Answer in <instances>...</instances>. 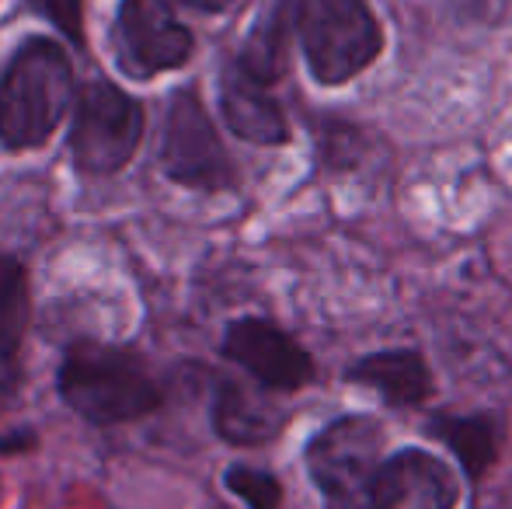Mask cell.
Wrapping results in <instances>:
<instances>
[{
	"mask_svg": "<svg viewBox=\"0 0 512 509\" xmlns=\"http://www.w3.org/2000/svg\"><path fill=\"white\" fill-rule=\"evenodd\" d=\"M74 63L49 35H28L0 70V143L39 150L74 105Z\"/></svg>",
	"mask_w": 512,
	"mask_h": 509,
	"instance_id": "6da1fadb",
	"label": "cell"
},
{
	"mask_svg": "<svg viewBox=\"0 0 512 509\" xmlns=\"http://www.w3.org/2000/svg\"><path fill=\"white\" fill-rule=\"evenodd\" d=\"M63 405L91 426H122L157 412L164 401L147 363L122 346L81 339L67 349L56 370Z\"/></svg>",
	"mask_w": 512,
	"mask_h": 509,
	"instance_id": "7a4b0ae2",
	"label": "cell"
},
{
	"mask_svg": "<svg viewBox=\"0 0 512 509\" xmlns=\"http://www.w3.org/2000/svg\"><path fill=\"white\" fill-rule=\"evenodd\" d=\"M307 70L317 84H345L359 77L384 49V28L366 0H293Z\"/></svg>",
	"mask_w": 512,
	"mask_h": 509,
	"instance_id": "3957f363",
	"label": "cell"
},
{
	"mask_svg": "<svg viewBox=\"0 0 512 509\" xmlns=\"http://www.w3.org/2000/svg\"><path fill=\"white\" fill-rule=\"evenodd\" d=\"M384 461V426L370 415H342L307 443V471L324 509H370Z\"/></svg>",
	"mask_w": 512,
	"mask_h": 509,
	"instance_id": "277c9868",
	"label": "cell"
},
{
	"mask_svg": "<svg viewBox=\"0 0 512 509\" xmlns=\"http://www.w3.org/2000/svg\"><path fill=\"white\" fill-rule=\"evenodd\" d=\"M147 112L143 102L112 84L108 77H95L81 88L70 126V157L77 171L91 178L119 175L133 154L140 150Z\"/></svg>",
	"mask_w": 512,
	"mask_h": 509,
	"instance_id": "5b68a950",
	"label": "cell"
},
{
	"mask_svg": "<svg viewBox=\"0 0 512 509\" xmlns=\"http://www.w3.org/2000/svg\"><path fill=\"white\" fill-rule=\"evenodd\" d=\"M157 161L171 182L196 192H223L237 182L234 161L192 84L168 98Z\"/></svg>",
	"mask_w": 512,
	"mask_h": 509,
	"instance_id": "8992f818",
	"label": "cell"
},
{
	"mask_svg": "<svg viewBox=\"0 0 512 509\" xmlns=\"http://www.w3.org/2000/svg\"><path fill=\"white\" fill-rule=\"evenodd\" d=\"M115 67L133 81L182 70L196 53V35L168 0H119L112 21Z\"/></svg>",
	"mask_w": 512,
	"mask_h": 509,
	"instance_id": "52a82bcc",
	"label": "cell"
},
{
	"mask_svg": "<svg viewBox=\"0 0 512 509\" xmlns=\"http://www.w3.org/2000/svg\"><path fill=\"white\" fill-rule=\"evenodd\" d=\"M220 353L251 374L265 391H300L314 381V360L293 335L265 318H237L227 325Z\"/></svg>",
	"mask_w": 512,
	"mask_h": 509,
	"instance_id": "ba28073f",
	"label": "cell"
},
{
	"mask_svg": "<svg viewBox=\"0 0 512 509\" xmlns=\"http://www.w3.org/2000/svg\"><path fill=\"white\" fill-rule=\"evenodd\" d=\"M370 509H457V478L429 450H398L373 482Z\"/></svg>",
	"mask_w": 512,
	"mask_h": 509,
	"instance_id": "9c48e42d",
	"label": "cell"
},
{
	"mask_svg": "<svg viewBox=\"0 0 512 509\" xmlns=\"http://www.w3.org/2000/svg\"><path fill=\"white\" fill-rule=\"evenodd\" d=\"M220 112L230 133L258 147H279L290 140V123L283 105L269 91V84L241 67V60H227L220 70Z\"/></svg>",
	"mask_w": 512,
	"mask_h": 509,
	"instance_id": "30bf717a",
	"label": "cell"
},
{
	"mask_svg": "<svg viewBox=\"0 0 512 509\" xmlns=\"http://www.w3.org/2000/svg\"><path fill=\"white\" fill-rule=\"evenodd\" d=\"M349 381L377 391L391 408H415L432 394L429 363L415 349H384L363 356L349 367Z\"/></svg>",
	"mask_w": 512,
	"mask_h": 509,
	"instance_id": "8fae6325",
	"label": "cell"
},
{
	"mask_svg": "<svg viewBox=\"0 0 512 509\" xmlns=\"http://www.w3.org/2000/svg\"><path fill=\"white\" fill-rule=\"evenodd\" d=\"M213 429L234 447H258L279 436L283 412L265 394H255L237 381H220L213 394Z\"/></svg>",
	"mask_w": 512,
	"mask_h": 509,
	"instance_id": "7c38bea8",
	"label": "cell"
},
{
	"mask_svg": "<svg viewBox=\"0 0 512 509\" xmlns=\"http://www.w3.org/2000/svg\"><path fill=\"white\" fill-rule=\"evenodd\" d=\"M429 429L439 443L453 450L471 482H481L499 457L502 429L492 415H436Z\"/></svg>",
	"mask_w": 512,
	"mask_h": 509,
	"instance_id": "4fadbf2b",
	"label": "cell"
},
{
	"mask_svg": "<svg viewBox=\"0 0 512 509\" xmlns=\"http://www.w3.org/2000/svg\"><path fill=\"white\" fill-rule=\"evenodd\" d=\"M290 28H297L293 25V0H269L262 18L251 25L244 49L237 53L241 67L265 84L283 77L286 53H290Z\"/></svg>",
	"mask_w": 512,
	"mask_h": 509,
	"instance_id": "5bb4252c",
	"label": "cell"
},
{
	"mask_svg": "<svg viewBox=\"0 0 512 509\" xmlns=\"http://www.w3.org/2000/svg\"><path fill=\"white\" fill-rule=\"evenodd\" d=\"M28 328V272L18 258L0 255V356L18 360Z\"/></svg>",
	"mask_w": 512,
	"mask_h": 509,
	"instance_id": "9a60e30c",
	"label": "cell"
},
{
	"mask_svg": "<svg viewBox=\"0 0 512 509\" xmlns=\"http://www.w3.org/2000/svg\"><path fill=\"white\" fill-rule=\"evenodd\" d=\"M223 485L248 509H283V485L272 471L255 464H230L223 471Z\"/></svg>",
	"mask_w": 512,
	"mask_h": 509,
	"instance_id": "2e32d148",
	"label": "cell"
},
{
	"mask_svg": "<svg viewBox=\"0 0 512 509\" xmlns=\"http://www.w3.org/2000/svg\"><path fill=\"white\" fill-rule=\"evenodd\" d=\"M25 4L56 32L67 35L74 46H84V0H25Z\"/></svg>",
	"mask_w": 512,
	"mask_h": 509,
	"instance_id": "e0dca14e",
	"label": "cell"
},
{
	"mask_svg": "<svg viewBox=\"0 0 512 509\" xmlns=\"http://www.w3.org/2000/svg\"><path fill=\"white\" fill-rule=\"evenodd\" d=\"M35 443H39L35 429H11V433L0 436V457L28 454V450H35Z\"/></svg>",
	"mask_w": 512,
	"mask_h": 509,
	"instance_id": "ac0fdd59",
	"label": "cell"
},
{
	"mask_svg": "<svg viewBox=\"0 0 512 509\" xmlns=\"http://www.w3.org/2000/svg\"><path fill=\"white\" fill-rule=\"evenodd\" d=\"M182 4L196 7V11H227L234 0H182Z\"/></svg>",
	"mask_w": 512,
	"mask_h": 509,
	"instance_id": "d6986e66",
	"label": "cell"
}]
</instances>
